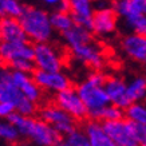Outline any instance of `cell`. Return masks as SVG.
<instances>
[{
  "mask_svg": "<svg viewBox=\"0 0 146 146\" xmlns=\"http://www.w3.org/2000/svg\"><path fill=\"white\" fill-rule=\"evenodd\" d=\"M34 64L43 71H59L63 68V54L51 42L34 43Z\"/></svg>",
  "mask_w": 146,
  "mask_h": 146,
  "instance_id": "8992f818",
  "label": "cell"
},
{
  "mask_svg": "<svg viewBox=\"0 0 146 146\" xmlns=\"http://www.w3.org/2000/svg\"><path fill=\"white\" fill-rule=\"evenodd\" d=\"M18 129L15 127L9 121L1 119L0 121V139L7 142V143H16L20 139Z\"/></svg>",
  "mask_w": 146,
  "mask_h": 146,
  "instance_id": "d4e9b609",
  "label": "cell"
},
{
  "mask_svg": "<svg viewBox=\"0 0 146 146\" xmlns=\"http://www.w3.org/2000/svg\"><path fill=\"white\" fill-rule=\"evenodd\" d=\"M83 131L87 137L90 146H115V143L111 141L110 137L103 130L101 121L90 119L84 125Z\"/></svg>",
  "mask_w": 146,
  "mask_h": 146,
  "instance_id": "d6986e66",
  "label": "cell"
},
{
  "mask_svg": "<svg viewBox=\"0 0 146 146\" xmlns=\"http://www.w3.org/2000/svg\"><path fill=\"white\" fill-rule=\"evenodd\" d=\"M131 130H133L134 137L139 142V145H146V123L131 122Z\"/></svg>",
  "mask_w": 146,
  "mask_h": 146,
  "instance_id": "f1b7e54d",
  "label": "cell"
},
{
  "mask_svg": "<svg viewBox=\"0 0 146 146\" xmlns=\"http://www.w3.org/2000/svg\"><path fill=\"white\" fill-rule=\"evenodd\" d=\"M121 118H125V113L123 109H121L118 106H114V105H107L101 113V118L99 121H117L121 119Z\"/></svg>",
  "mask_w": 146,
  "mask_h": 146,
  "instance_id": "484cf974",
  "label": "cell"
},
{
  "mask_svg": "<svg viewBox=\"0 0 146 146\" xmlns=\"http://www.w3.org/2000/svg\"><path fill=\"white\" fill-rule=\"evenodd\" d=\"M50 22L55 32H64L68 28L74 26V20L71 18L70 12H63V11H54L52 13H50Z\"/></svg>",
  "mask_w": 146,
  "mask_h": 146,
  "instance_id": "7402d4cb",
  "label": "cell"
},
{
  "mask_svg": "<svg viewBox=\"0 0 146 146\" xmlns=\"http://www.w3.org/2000/svg\"><path fill=\"white\" fill-rule=\"evenodd\" d=\"M13 111H15V107L12 103L0 101V119H7V117L12 114Z\"/></svg>",
  "mask_w": 146,
  "mask_h": 146,
  "instance_id": "f546056e",
  "label": "cell"
},
{
  "mask_svg": "<svg viewBox=\"0 0 146 146\" xmlns=\"http://www.w3.org/2000/svg\"><path fill=\"white\" fill-rule=\"evenodd\" d=\"M123 113L127 121L137 122V123H146V107L141 102H131L123 110Z\"/></svg>",
  "mask_w": 146,
  "mask_h": 146,
  "instance_id": "603a6c76",
  "label": "cell"
},
{
  "mask_svg": "<svg viewBox=\"0 0 146 146\" xmlns=\"http://www.w3.org/2000/svg\"><path fill=\"white\" fill-rule=\"evenodd\" d=\"M0 101L12 103L15 111L26 117H32L38 111V103L23 97L13 83L12 70L3 64L0 66Z\"/></svg>",
  "mask_w": 146,
  "mask_h": 146,
  "instance_id": "277c9868",
  "label": "cell"
},
{
  "mask_svg": "<svg viewBox=\"0 0 146 146\" xmlns=\"http://www.w3.org/2000/svg\"><path fill=\"white\" fill-rule=\"evenodd\" d=\"M126 94L130 103L142 102L146 97V79L145 76H135L126 83Z\"/></svg>",
  "mask_w": 146,
  "mask_h": 146,
  "instance_id": "44dd1931",
  "label": "cell"
},
{
  "mask_svg": "<svg viewBox=\"0 0 146 146\" xmlns=\"http://www.w3.org/2000/svg\"><path fill=\"white\" fill-rule=\"evenodd\" d=\"M70 52L75 60L94 70H101L105 66V54L94 39L70 47Z\"/></svg>",
  "mask_w": 146,
  "mask_h": 146,
  "instance_id": "52a82bcc",
  "label": "cell"
},
{
  "mask_svg": "<svg viewBox=\"0 0 146 146\" xmlns=\"http://www.w3.org/2000/svg\"><path fill=\"white\" fill-rule=\"evenodd\" d=\"M54 103L66 111L76 122L87 118V111H86L83 102L76 93V89H72L71 86L55 94Z\"/></svg>",
  "mask_w": 146,
  "mask_h": 146,
  "instance_id": "30bf717a",
  "label": "cell"
},
{
  "mask_svg": "<svg viewBox=\"0 0 146 146\" xmlns=\"http://www.w3.org/2000/svg\"><path fill=\"white\" fill-rule=\"evenodd\" d=\"M5 16V0H0V18Z\"/></svg>",
  "mask_w": 146,
  "mask_h": 146,
  "instance_id": "d6a6232c",
  "label": "cell"
},
{
  "mask_svg": "<svg viewBox=\"0 0 146 146\" xmlns=\"http://www.w3.org/2000/svg\"><path fill=\"white\" fill-rule=\"evenodd\" d=\"M0 58L1 62L9 66L11 63L22 59L32 60L34 44L26 42H0Z\"/></svg>",
  "mask_w": 146,
  "mask_h": 146,
  "instance_id": "4fadbf2b",
  "label": "cell"
},
{
  "mask_svg": "<svg viewBox=\"0 0 146 146\" xmlns=\"http://www.w3.org/2000/svg\"><path fill=\"white\" fill-rule=\"evenodd\" d=\"M102 127L115 146H142L134 137L131 122L125 118L117 121H102Z\"/></svg>",
  "mask_w": 146,
  "mask_h": 146,
  "instance_id": "9c48e42d",
  "label": "cell"
},
{
  "mask_svg": "<svg viewBox=\"0 0 146 146\" xmlns=\"http://www.w3.org/2000/svg\"><path fill=\"white\" fill-rule=\"evenodd\" d=\"M24 4L20 0H5V16L19 18L23 12Z\"/></svg>",
  "mask_w": 146,
  "mask_h": 146,
  "instance_id": "4316f807",
  "label": "cell"
},
{
  "mask_svg": "<svg viewBox=\"0 0 146 146\" xmlns=\"http://www.w3.org/2000/svg\"><path fill=\"white\" fill-rule=\"evenodd\" d=\"M12 79L15 86L22 93L23 97L27 99L39 103L43 98V91L39 89V86L35 83L31 72H23V71L12 70Z\"/></svg>",
  "mask_w": 146,
  "mask_h": 146,
  "instance_id": "9a60e30c",
  "label": "cell"
},
{
  "mask_svg": "<svg viewBox=\"0 0 146 146\" xmlns=\"http://www.w3.org/2000/svg\"><path fill=\"white\" fill-rule=\"evenodd\" d=\"M62 39L64 42V44L70 48V47L78 44V43L94 39V36L90 30H87V28H84L82 26H78V24H74L67 31L62 32Z\"/></svg>",
  "mask_w": 146,
  "mask_h": 146,
  "instance_id": "ffe728a7",
  "label": "cell"
},
{
  "mask_svg": "<svg viewBox=\"0 0 146 146\" xmlns=\"http://www.w3.org/2000/svg\"><path fill=\"white\" fill-rule=\"evenodd\" d=\"M0 42H1V36H0Z\"/></svg>",
  "mask_w": 146,
  "mask_h": 146,
  "instance_id": "e575fe53",
  "label": "cell"
},
{
  "mask_svg": "<svg viewBox=\"0 0 146 146\" xmlns=\"http://www.w3.org/2000/svg\"><path fill=\"white\" fill-rule=\"evenodd\" d=\"M113 8L131 32L146 34V0H114Z\"/></svg>",
  "mask_w": 146,
  "mask_h": 146,
  "instance_id": "5b68a950",
  "label": "cell"
},
{
  "mask_svg": "<svg viewBox=\"0 0 146 146\" xmlns=\"http://www.w3.org/2000/svg\"><path fill=\"white\" fill-rule=\"evenodd\" d=\"M42 3H44L46 5H50V7H56L58 3L60 1V0H39Z\"/></svg>",
  "mask_w": 146,
  "mask_h": 146,
  "instance_id": "1f68e13d",
  "label": "cell"
},
{
  "mask_svg": "<svg viewBox=\"0 0 146 146\" xmlns=\"http://www.w3.org/2000/svg\"><path fill=\"white\" fill-rule=\"evenodd\" d=\"M68 12L74 20V24L82 26L91 31V18L94 13L93 0H67Z\"/></svg>",
  "mask_w": 146,
  "mask_h": 146,
  "instance_id": "e0dca14e",
  "label": "cell"
},
{
  "mask_svg": "<svg viewBox=\"0 0 146 146\" xmlns=\"http://www.w3.org/2000/svg\"><path fill=\"white\" fill-rule=\"evenodd\" d=\"M11 70H16V71H23V72H32L35 70V64L34 60H28V59H22V60H16V62L11 63L9 66Z\"/></svg>",
  "mask_w": 146,
  "mask_h": 146,
  "instance_id": "83f0119b",
  "label": "cell"
},
{
  "mask_svg": "<svg viewBox=\"0 0 146 146\" xmlns=\"http://www.w3.org/2000/svg\"><path fill=\"white\" fill-rule=\"evenodd\" d=\"M142 146H145V145H142Z\"/></svg>",
  "mask_w": 146,
  "mask_h": 146,
  "instance_id": "d590c367",
  "label": "cell"
},
{
  "mask_svg": "<svg viewBox=\"0 0 146 146\" xmlns=\"http://www.w3.org/2000/svg\"><path fill=\"white\" fill-rule=\"evenodd\" d=\"M39 115L42 119L55 129L62 137L76 129V121L55 103L43 106L39 110Z\"/></svg>",
  "mask_w": 146,
  "mask_h": 146,
  "instance_id": "ba28073f",
  "label": "cell"
},
{
  "mask_svg": "<svg viewBox=\"0 0 146 146\" xmlns=\"http://www.w3.org/2000/svg\"><path fill=\"white\" fill-rule=\"evenodd\" d=\"M58 11H63V12H68V1L67 0H60L56 5Z\"/></svg>",
  "mask_w": 146,
  "mask_h": 146,
  "instance_id": "4dcf8cb0",
  "label": "cell"
},
{
  "mask_svg": "<svg viewBox=\"0 0 146 146\" xmlns=\"http://www.w3.org/2000/svg\"><path fill=\"white\" fill-rule=\"evenodd\" d=\"M0 36L1 42H26L27 36L18 18H0Z\"/></svg>",
  "mask_w": 146,
  "mask_h": 146,
  "instance_id": "ac0fdd59",
  "label": "cell"
},
{
  "mask_svg": "<svg viewBox=\"0 0 146 146\" xmlns=\"http://www.w3.org/2000/svg\"><path fill=\"white\" fill-rule=\"evenodd\" d=\"M1 64H3V62H1V58H0V66H1Z\"/></svg>",
  "mask_w": 146,
  "mask_h": 146,
  "instance_id": "836d02e7",
  "label": "cell"
},
{
  "mask_svg": "<svg viewBox=\"0 0 146 146\" xmlns=\"http://www.w3.org/2000/svg\"><path fill=\"white\" fill-rule=\"evenodd\" d=\"M18 19L28 42L43 43L54 39L55 31L50 22V13L46 9L35 5H24Z\"/></svg>",
  "mask_w": 146,
  "mask_h": 146,
  "instance_id": "3957f363",
  "label": "cell"
},
{
  "mask_svg": "<svg viewBox=\"0 0 146 146\" xmlns=\"http://www.w3.org/2000/svg\"><path fill=\"white\" fill-rule=\"evenodd\" d=\"M32 78L35 80V83L39 86L42 91L56 94L62 90L67 89L71 86V80L64 74L62 70L59 71H43V70H35L31 72Z\"/></svg>",
  "mask_w": 146,
  "mask_h": 146,
  "instance_id": "7c38bea8",
  "label": "cell"
},
{
  "mask_svg": "<svg viewBox=\"0 0 146 146\" xmlns=\"http://www.w3.org/2000/svg\"><path fill=\"white\" fill-rule=\"evenodd\" d=\"M118 26V15L113 7H102L94 9L91 18V32L99 38H110L114 35Z\"/></svg>",
  "mask_w": 146,
  "mask_h": 146,
  "instance_id": "8fae6325",
  "label": "cell"
},
{
  "mask_svg": "<svg viewBox=\"0 0 146 146\" xmlns=\"http://www.w3.org/2000/svg\"><path fill=\"white\" fill-rule=\"evenodd\" d=\"M107 76L99 70L87 75V78L80 82L76 87V93L83 102L87 117L90 119L99 121L102 110L110 105L109 97L103 89V84Z\"/></svg>",
  "mask_w": 146,
  "mask_h": 146,
  "instance_id": "7a4b0ae2",
  "label": "cell"
},
{
  "mask_svg": "<svg viewBox=\"0 0 146 146\" xmlns=\"http://www.w3.org/2000/svg\"><path fill=\"white\" fill-rule=\"evenodd\" d=\"M103 89L106 91L111 105L118 106L123 110L130 105V101H129L127 94H126V82L122 78H119V76L106 78Z\"/></svg>",
  "mask_w": 146,
  "mask_h": 146,
  "instance_id": "2e32d148",
  "label": "cell"
},
{
  "mask_svg": "<svg viewBox=\"0 0 146 146\" xmlns=\"http://www.w3.org/2000/svg\"><path fill=\"white\" fill-rule=\"evenodd\" d=\"M7 121L18 129L20 137L27 138L38 146H58L62 135L51 127L42 118L26 117L13 111L7 117Z\"/></svg>",
  "mask_w": 146,
  "mask_h": 146,
  "instance_id": "6da1fadb",
  "label": "cell"
},
{
  "mask_svg": "<svg viewBox=\"0 0 146 146\" xmlns=\"http://www.w3.org/2000/svg\"><path fill=\"white\" fill-rule=\"evenodd\" d=\"M58 146H90V145L83 130L74 129L71 133L66 134V135H63L60 138Z\"/></svg>",
  "mask_w": 146,
  "mask_h": 146,
  "instance_id": "cb8c5ba5",
  "label": "cell"
},
{
  "mask_svg": "<svg viewBox=\"0 0 146 146\" xmlns=\"http://www.w3.org/2000/svg\"><path fill=\"white\" fill-rule=\"evenodd\" d=\"M122 51L129 59L138 63L146 62V38L145 35L130 32L121 40Z\"/></svg>",
  "mask_w": 146,
  "mask_h": 146,
  "instance_id": "5bb4252c",
  "label": "cell"
}]
</instances>
